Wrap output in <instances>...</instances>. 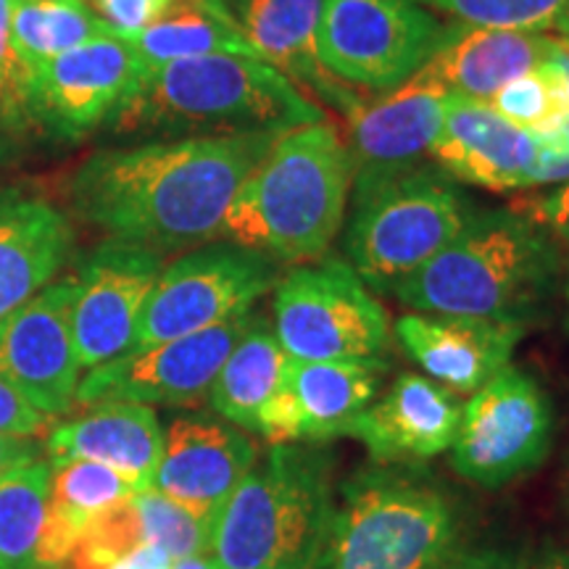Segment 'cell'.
<instances>
[{
    "mask_svg": "<svg viewBox=\"0 0 569 569\" xmlns=\"http://www.w3.org/2000/svg\"><path fill=\"white\" fill-rule=\"evenodd\" d=\"M461 403L430 377L403 372L380 401H372L348 436L367 446L377 465H407L436 459L457 438Z\"/></svg>",
    "mask_w": 569,
    "mask_h": 569,
    "instance_id": "obj_22",
    "label": "cell"
},
{
    "mask_svg": "<svg viewBox=\"0 0 569 569\" xmlns=\"http://www.w3.org/2000/svg\"><path fill=\"white\" fill-rule=\"evenodd\" d=\"M446 32L417 0H325L317 51L336 80L382 96L417 77Z\"/></svg>",
    "mask_w": 569,
    "mask_h": 569,
    "instance_id": "obj_9",
    "label": "cell"
},
{
    "mask_svg": "<svg viewBox=\"0 0 569 569\" xmlns=\"http://www.w3.org/2000/svg\"><path fill=\"white\" fill-rule=\"evenodd\" d=\"M71 251L67 213L40 196L0 190V319L51 284Z\"/></svg>",
    "mask_w": 569,
    "mask_h": 569,
    "instance_id": "obj_25",
    "label": "cell"
},
{
    "mask_svg": "<svg viewBox=\"0 0 569 569\" xmlns=\"http://www.w3.org/2000/svg\"><path fill=\"white\" fill-rule=\"evenodd\" d=\"M101 34H111V27L88 0H13L11 38L30 77Z\"/></svg>",
    "mask_w": 569,
    "mask_h": 569,
    "instance_id": "obj_28",
    "label": "cell"
},
{
    "mask_svg": "<svg viewBox=\"0 0 569 569\" xmlns=\"http://www.w3.org/2000/svg\"><path fill=\"white\" fill-rule=\"evenodd\" d=\"M327 443H277L234 488L211 528L219 569H319L336 515Z\"/></svg>",
    "mask_w": 569,
    "mask_h": 569,
    "instance_id": "obj_5",
    "label": "cell"
},
{
    "mask_svg": "<svg viewBox=\"0 0 569 569\" xmlns=\"http://www.w3.org/2000/svg\"><path fill=\"white\" fill-rule=\"evenodd\" d=\"M325 122V109L269 63L248 56H203L142 69L111 117L117 132L282 134Z\"/></svg>",
    "mask_w": 569,
    "mask_h": 569,
    "instance_id": "obj_4",
    "label": "cell"
},
{
    "mask_svg": "<svg viewBox=\"0 0 569 569\" xmlns=\"http://www.w3.org/2000/svg\"><path fill=\"white\" fill-rule=\"evenodd\" d=\"M134 507L140 511L142 538L146 543L159 546L172 561L201 557L209 551L211 530L180 503L167 498L159 490L148 488L134 493Z\"/></svg>",
    "mask_w": 569,
    "mask_h": 569,
    "instance_id": "obj_31",
    "label": "cell"
},
{
    "mask_svg": "<svg viewBox=\"0 0 569 569\" xmlns=\"http://www.w3.org/2000/svg\"><path fill=\"white\" fill-rule=\"evenodd\" d=\"M274 336L298 361H380L390 319L348 261L296 264L274 284Z\"/></svg>",
    "mask_w": 569,
    "mask_h": 569,
    "instance_id": "obj_8",
    "label": "cell"
},
{
    "mask_svg": "<svg viewBox=\"0 0 569 569\" xmlns=\"http://www.w3.org/2000/svg\"><path fill=\"white\" fill-rule=\"evenodd\" d=\"M446 96L438 84L411 77L401 88L377 96V101L361 103L346 119L348 140H343L353 182L432 161Z\"/></svg>",
    "mask_w": 569,
    "mask_h": 569,
    "instance_id": "obj_19",
    "label": "cell"
},
{
    "mask_svg": "<svg viewBox=\"0 0 569 569\" xmlns=\"http://www.w3.org/2000/svg\"><path fill=\"white\" fill-rule=\"evenodd\" d=\"M127 40L138 51L146 69L182 59H203V56L259 59L251 42L234 24L224 0H182Z\"/></svg>",
    "mask_w": 569,
    "mask_h": 569,
    "instance_id": "obj_27",
    "label": "cell"
},
{
    "mask_svg": "<svg viewBox=\"0 0 569 569\" xmlns=\"http://www.w3.org/2000/svg\"><path fill=\"white\" fill-rule=\"evenodd\" d=\"M493 109L525 130H543L561 111H567L565 96L557 80L546 69L519 77V80L503 84L488 101Z\"/></svg>",
    "mask_w": 569,
    "mask_h": 569,
    "instance_id": "obj_33",
    "label": "cell"
},
{
    "mask_svg": "<svg viewBox=\"0 0 569 569\" xmlns=\"http://www.w3.org/2000/svg\"><path fill=\"white\" fill-rule=\"evenodd\" d=\"M34 569H61V567H34Z\"/></svg>",
    "mask_w": 569,
    "mask_h": 569,
    "instance_id": "obj_47",
    "label": "cell"
},
{
    "mask_svg": "<svg viewBox=\"0 0 569 569\" xmlns=\"http://www.w3.org/2000/svg\"><path fill=\"white\" fill-rule=\"evenodd\" d=\"M163 451V430L151 407L130 401L90 403L84 415L53 427L46 438L48 461L84 459L111 467L134 490H148Z\"/></svg>",
    "mask_w": 569,
    "mask_h": 569,
    "instance_id": "obj_24",
    "label": "cell"
},
{
    "mask_svg": "<svg viewBox=\"0 0 569 569\" xmlns=\"http://www.w3.org/2000/svg\"><path fill=\"white\" fill-rule=\"evenodd\" d=\"M163 267V253L117 238L103 240L84 256L74 277L71 306V330L82 369L130 353L142 309Z\"/></svg>",
    "mask_w": 569,
    "mask_h": 569,
    "instance_id": "obj_14",
    "label": "cell"
},
{
    "mask_svg": "<svg viewBox=\"0 0 569 569\" xmlns=\"http://www.w3.org/2000/svg\"><path fill=\"white\" fill-rule=\"evenodd\" d=\"M553 403L525 369L503 367L461 407L451 465L459 478L486 490L536 472L553 446Z\"/></svg>",
    "mask_w": 569,
    "mask_h": 569,
    "instance_id": "obj_11",
    "label": "cell"
},
{
    "mask_svg": "<svg viewBox=\"0 0 569 569\" xmlns=\"http://www.w3.org/2000/svg\"><path fill=\"white\" fill-rule=\"evenodd\" d=\"M461 549L453 496L407 465L375 461L343 486L319 569H440Z\"/></svg>",
    "mask_w": 569,
    "mask_h": 569,
    "instance_id": "obj_6",
    "label": "cell"
},
{
    "mask_svg": "<svg viewBox=\"0 0 569 569\" xmlns=\"http://www.w3.org/2000/svg\"><path fill=\"white\" fill-rule=\"evenodd\" d=\"M172 557L161 551L159 546L142 543L132 553H127L124 559H119L111 569H172Z\"/></svg>",
    "mask_w": 569,
    "mask_h": 569,
    "instance_id": "obj_41",
    "label": "cell"
},
{
    "mask_svg": "<svg viewBox=\"0 0 569 569\" xmlns=\"http://www.w3.org/2000/svg\"><path fill=\"white\" fill-rule=\"evenodd\" d=\"M559 296H561V303H565V327L569 332V259H565V267H561Z\"/></svg>",
    "mask_w": 569,
    "mask_h": 569,
    "instance_id": "obj_44",
    "label": "cell"
},
{
    "mask_svg": "<svg viewBox=\"0 0 569 569\" xmlns=\"http://www.w3.org/2000/svg\"><path fill=\"white\" fill-rule=\"evenodd\" d=\"M146 543L134 496L88 519L82 536L61 569H111L119 559Z\"/></svg>",
    "mask_w": 569,
    "mask_h": 569,
    "instance_id": "obj_30",
    "label": "cell"
},
{
    "mask_svg": "<svg viewBox=\"0 0 569 569\" xmlns=\"http://www.w3.org/2000/svg\"><path fill=\"white\" fill-rule=\"evenodd\" d=\"M528 551L515 546H465L457 557L440 569H528Z\"/></svg>",
    "mask_w": 569,
    "mask_h": 569,
    "instance_id": "obj_39",
    "label": "cell"
},
{
    "mask_svg": "<svg viewBox=\"0 0 569 569\" xmlns=\"http://www.w3.org/2000/svg\"><path fill=\"white\" fill-rule=\"evenodd\" d=\"M551 30L557 32V38L561 42H567V46H569V0H565V3H561V9L557 13V19H553Z\"/></svg>",
    "mask_w": 569,
    "mask_h": 569,
    "instance_id": "obj_43",
    "label": "cell"
},
{
    "mask_svg": "<svg viewBox=\"0 0 569 569\" xmlns=\"http://www.w3.org/2000/svg\"><path fill=\"white\" fill-rule=\"evenodd\" d=\"M559 496H561V507H565L567 517H569V453H567V459H565V469H561Z\"/></svg>",
    "mask_w": 569,
    "mask_h": 569,
    "instance_id": "obj_46",
    "label": "cell"
},
{
    "mask_svg": "<svg viewBox=\"0 0 569 569\" xmlns=\"http://www.w3.org/2000/svg\"><path fill=\"white\" fill-rule=\"evenodd\" d=\"M465 24L501 30H551L565 0H417Z\"/></svg>",
    "mask_w": 569,
    "mask_h": 569,
    "instance_id": "obj_32",
    "label": "cell"
},
{
    "mask_svg": "<svg viewBox=\"0 0 569 569\" xmlns=\"http://www.w3.org/2000/svg\"><path fill=\"white\" fill-rule=\"evenodd\" d=\"M13 0H0V119H21L30 101V74L11 38Z\"/></svg>",
    "mask_w": 569,
    "mask_h": 569,
    "instance_id": "obj_34",
    "label": "cell"
},
{
    "mask_svg": "<svg viewBox=\"0 0 569 569\" xmlns=\"http://www.w3.org/2000/svg\"><path fill=\"white\" fill-rule=\"evenodd\" d=\"M528 327L475 317L407 315L396 322V338L425 377L457 396H472L511 365Z\"/></svg>",
    "mask_w": 569,
    "mask_h": 569,
    "instance_id": "obj_20",
    "label": "cell"
},
{
    "mask_svg": "<svg viewBox=\"0 0 569 569\" xmlns=\"http://www.w3.org/2000/svg\"><path fill=\"white\" fill-rule=\"evenodd\" d=\"M538 140L540 159L532 174V190L569 182V109L538 130Z\"/></svg>",
    "mask_w": 569,
    "mask_h": 569,
    "instance_id": "obj_36",
    "label": "cell"
},
{
    "mask_svg": "<svg viewBox=\"0 0 569 569\" xmlns=\"http://www.w3.org/2000/svg\"><path fill=\"white\" fill-rule=\"evenodd\" d=\"M146 69L130 40L101 34L61 53L30 77V109L63 138H82L111 122Z\"/></svg>",
    "mask_w": 569,
    "mask_h": 569,
    "instance_id": "obj_15",
    "label": "cell"
},
{
    "mask_svg": "<svg viewBox=\"0 0 569 569\" xmlns=\"http://www.w3.org/2000/svg\"><path fill=\"white\" fill-rule=\"evenodd\" d=\"M322 3L325 0H224L234 24L261 61L274 67L298 90L311 92L315 103L332 106L348 119L365 98L322 67L317 51Z\"/></svg>",
    "mask_w": 569,
    "mask_h": 569,
    "instance_id": "obj_21",
    "label": "cell"
},
{
    "mask_svg": "<svg viewBox=\"0 0 569 569\" xmlns=\"http://www.w3.org/2000/svg\"><path fill=\"white\" fill-rule=\"evenodd\" d=\"M509 209L540 227L557 246L569 248V182L519 196Z\"/></svg>",
    "mask_w": 569,
    "mask_h": 569,
    "instance_id": "obj_35",
    "label": "cell"
},
{
    "mask_svg": "<svg viewBox=\"0 0 569 569\" xmlns=\"http://www.w3.org/2000/svg\"><path fill=\"white\" fill-rule=\"evenodd\" d=\"M461 182L436 161L351 184L346 259L369 290L393 293L472 217Z\"/></svg>",
    "mask_w": 569,
    "mask_h": 569,
    "instance_id": "obj_7",
    "label": "cell"
},
{
    "mask_svg": "<svg viewBox=\"0 0 569 569\" xmlns=\"http://www.w3.org/2000/svg\"><path fill=\"white\" fill-rule=\"evenodd\" d=\"M386 361H298L288 359L274 396L259 417L269 443H330L377 398Z\"/></svg>",
    "mask_w": 569,
    "mask_h": 569,
    "instance_id": "obj_16",
    "label": "cell"
},
{
    "mask_svg": "<svg viewBox=\"0 0 569 569\" xmlns=\"http://www.w3.org/2000/svg\"><path fill=\"white\" fill-rule=\"evenodd\" d=\"M92 3H96L98 17L111 27V32L127 40L161 19L182 0H92Z\"/></svg>",
    "mask_w": 569,
    "mask_h": 569,
    "instance_id": "obj_37",
    "label": "cell"
},
{
    "mask_svg": "<svg viewBox=\"0 0 569 569\" xmlns=\"http://www.w3.org/2000/svg\"><path fill=\"white\" fill-rule=\"evenodd\" d=\"M277 138L198 134L98 151L71 180V206L109 238L159 253L209 243Z\"/></svg>",
    "mask_w": 569,
    "mask_h": 569,
    "instance_id": "obj_1",
    "label": "cell"
},
{
    "mask_svg": "<svg viewBox=\"0 0 569 569\" xmlns=\"http://www.w3.org/2000/svg\"><path fill=\"white\" fill-rule=\"evenodd\" d=\"M259 459L253 440L222 417L190 411L163 430L151 488L213 528L219 511Z\"/></svg>",
    "mask_w": 569,
    "mask_h": 569,
    "instance_id": "obj_17",
    "label": "cell"
},
{
    "mask_svg": "<svg viewBox=\"0 0 569 569\" xmlns=\"http://www.w3.org/2000/svg\"><path fill=\"white\" fill-rule=\"evenodd\" d=\"M288 359L290 356L282 351L272 322L251 315L243 336L217 372L206 401L211 403L217 417L259 436V417L280 386Z\"/></svg>",
    "mask_w": 569,
    "mask_h": 569,
    "instance_id": "obj_26",
    "label": "cell"
},
{
    "mask_svg": "<svg viewBox=\"0 0 569 569\" xmlns=\"http://www.w3.org/2000/svg\"><path fill=\"white\" fill-rule=\"evenodd\" d=\"M559 38L530 30H501L453 21L419 80L457 96L490 101L503 84L540 71L553 59Z\"/></svg>",
    "mask_w": 569,
    "mask_h": 569,
    "instance_id": "obj_23",
    "label": "cell"
},
{
    "mask_svg": "<svg viewBox=\"0 0 569 569\" xmlns=\"http://www.w3.org/2000/svg\"><path fill=\"white\" fill-rule=\"evenodd\" d=\"M280 267L272 256L230 240L206 243L180 256L156 280L130 351L248 315L261 296L274 290Z\"/></svg>",
    "mask_w": 569,
    "mask_h": 569,
    "instance_id": "obj_10",
    "label": "cell"
},
{
    "mask_svg": "<svg viewBox=\"0 0 569 569\" xmlns=\"http://www.w3.org/2000/svg\"><path fill=\"white\" fill-rule=\"evenodd\" d=\"M48 488L51 465L42 457L0 478V569H34Z\"/></svg>",
    "mask_w": 569,
    "mask_h": 569,
    "instance_id": "obj_29",
    "label": "cell"
},
{
    "mask_svg": "<svg viewBox=\"0 0 569 569\" xmlns=\"http://www.w3.org/2000/svg\"><path fill=\"white\" fill-rule=\"evenodd\" d=\"M42 451L32 438H13V436H0V478L11 469L21 465H30V461L40 459Z\"/></svg>",
    "mask_w": 569,
    "mask_h": 569,
    "instance_id": "obj_40",
    "label": "cell"
},
{
    "mask_svg": "<svg viewBox=\"0 0 569 569\" xmlns=\"http://www.w3.org/2000/svg\"><path fill=\"white\" fill-rule=\"evenodd\" d=\"M538 159V132L509 122L486 101L448 92L432 161L453 180L501 193L532 190Z\"/></svg>",
    "mask_w": 569,
    "mask_h": 569,
    "instance_id": "obj_18",
    "label": "cell"
},
{
    "mask_svg": "<svg viewBox=\"0 0 569 569\" xmlns=\"http://www.w3.org/2000/svg\"><path fill=\"white\" fill-rule=\"evenodd\" d=\"M346 142L332 124L282 132L240 184L217 240L253 248L277 264H309L330 253L351 196Z\"/></svg>",
    "mask_w": 569,
    "mask_h": 569,
    "instance_id": "obj_3",
    "label": "cell"
},
{
    "mask_svg": "<svg viewBox=\"0 0 569 569\" xmlns=\"http://www.w3.org/2000/svg\"><path fill=\"white\" fill-rule=\"evenodd\" d=\"M528 569H569V551L567 549H546L536 561H530Z\"/></svg>",
    "mask_w": 569,
    "mask_h": 569,
    "instance_id": "obj_42",
    "label": "cell"
},
{
    "mask_svg": "<svg viewBox=\"0 0 569 569\" xmlns=\"http://www.w3.org/2000/svg\"><path fill=\"white\" fill-rule=\"evenodd\" d=\"M74 290V277L53 280L0 319V380L42 417L67 415L82 382L71 330Z\"/></svg>",
    "mask_w": 569,
    "mask_h": 569,
    "instance_id": "obj_13",
    "label": "cell"
},
{
    "mask_svg": "<svg viewBox=\"0 0 569 569\" xmlns=\"http://www.w3.org/2000/svg\"><path fill=\"white\" fill-rule=\"evenodd\" d=\"M565 256L511 209L475 211L457 238L393 290L419 315L475 317L528 327L559 293Z\"/></svg>",
    "mask_w": 569,
    "mask_h": 569,
    "instance_id": "obj_2",
    "label": "cell"
},
{
    "mask_svg": "<svg viewBox=\"0 0 569 569\" xmlns=\"http://www.w3.org/2000/svg\"><path fill=\"white\" fill-rule=\"evenodd\" d=\"M253 311L230 319L193 336L167 340L90 369L82 377L77 401H130L142 407H193L209 398V390L230 356L232 346L243 336Z\"/></svg>",
    "mask_w": 569,
    "mask_h": 569,
    "instance_id": "obj_12",
    "label": "cell"
},
{
    "mask_svg": "<svg viewBox=\"0 0 569 569\" xmlns=\"http://www.w3.org/2000/svg\"><path fill=\"white\" fill-rule=\"evenodd\" d=\"M172 569H219L213 561L206 557V553H201V557H190V559H180L174 561Z\"/></svg>",
    "mask_w": 569,
    "mask_h": 569,
    "instance_id": "obj_45",
    "label": "cell"
},
{
    "mask_svg": "<svg viewBox=\"0 0 569 569\" xmlns=\"http://www.w3.org/2000/svg\"><path fill=\"white\" fill-rule=\"evenodd\" d=\"M46 419L38 409L21 398L9 382L0 380V436L34 438L40 436Z\"/></svg>",
    "mask_w": 569,
    "mask_h": 569,
    "instance_id": "obj_38",
    "label": "cell"
}]
</instances>
